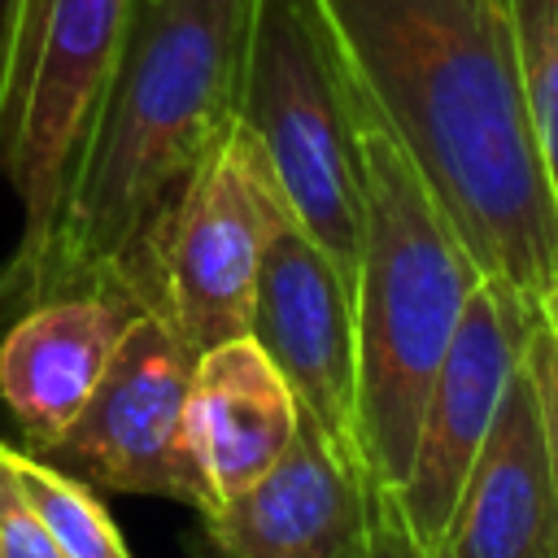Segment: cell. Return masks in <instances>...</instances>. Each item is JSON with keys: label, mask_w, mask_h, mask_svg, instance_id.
<instances>
[{"label": "cell", "mask_w": 558, "mask_h": 558, "mask_svg": "<svg viewBox=\"0 0 558 558\" xmlns=\"http://www.w3.org/2000/svg\"><path fill=\"white\" fill-rule=\"evenodd\" d=\"M340 83L362 196L353 270L357 449L375 484L397 488L410 471L427 388L453 340L462 305L480 283V266L462 248L379 109L344 70Z\"/></svg>", "instance_id": "3957f363"}, {"label": "cell", "mask_w": 558, "mask_h": 558, "mask_svg": "<svg viewBox=\"0 0 558 558\" xmlns=\"http://www.w3.org/2000/svg\"><path fill=\"white\" fill-rule=\"evenodd\" d=\"M532 135L558 205V0H506Z\"/></svg>", "instance_id": "9a60e30c"}, {"label": "cell", "mask_w": 558, "mask_h": 558, "mask_svg": "<svg viewBox=\"0 0 558 558\" xmlns=\"http://www.w3.org/2000/svg\"><path fill=\"white\" fill-rule=\"evenodd\" d=\"M440 558H558V475L523 349L449 514Z\"/></svg>", "instance_id": "8fae6325"}, {"label": "cell", "mask_w": 558, "mask_h": 558, "mask_svg": "<svg viewBox=\"0 0 558 558\" xmlns=\"http://www.w3.org/2000/svg\"><path fill=\"white\" fill-rule=\"evenodd\" d=\"M480 275L532 310L558 266V205L532 135L506 0H310Z\"/></svg>", "instance_id": "6da1fadb"}, {"label": "cell", "mask_w": 558, "mask_h": 558, "mask_svg": "<svg viewBox=\"0 0 558 558\" xmlns=\"http://www.w3.org/2000/svg\"><path fill=\"white\" fill-rule=\"evenodd\" d=\"M248 0H140L70 157L26 301L109 292L153 310L166 222L240 113Z\"/></svg>", "instance_id": "7a4b0ae2"}, {"label": "cell", "mask_w": 558, "mask_h": 558, "mask_svg": "<svg viewBox=\"0 0 558 558\" xmlns=\"http://www.w3.org/2000/svg\"><path fill=\"white\" fill-rule=\"evenodd\" d=\"M140 0H44L17 100L0 131V174L22 201V235L0 266V301L26 296L78 135L118 65Z\"/></svg>", "instance_id": "8992f818"}, {"label": "cell", "mask_w": 558, "mask_h": 558, "mask_svg": "<svg viewBox=\"0 0 558 558\" xmlns=\"http://www.w3.org/2000/svg\"><path fill=\"white\" fill-rule=\"evenodd\" d=\"M288 222L296 214L283 183L235 113L179 192L157 257L153 310L166 314L192 357L248 331L262 257Z\"/></svg>", "instance_id": "5b68a950"}, {"label": "cell", "mask_w": 558, "mask_h": 558, "mask_svg": "<svg viewBox=\"0 0 558 558\" xmlns=\"http://www.w3.org/2000/svg\"><path fill=\"white\" fill-rule=\"evenodd\" d=\"M375 475L301 414L283 458L196 523V558H349L375 519Z\"/></svg>", "instance_id": "9c48e42d"}, {"label": "cell", "mask_w": 558, "mask_h": 558, "mask_svg": "<svg viewBox=\"0 0 558 558\" xmlns=\"http://www.w3.org/2000/svg\"><path fill=\"white\" fill-rule=\"evenodd\" d=\"M4 449L9 445H0V558H65L31 510Z\"/></svg>", "instance_id": "2e32d148"}, {"label": "cell", "mask_w": 558, "mask_h": 558, "mask_svg": "<svg viewBox=\"0 0 558 558\" xmlns=\"http://www.w3.org/2000/svg\"><path fill=\"white\" fill-rule=\"evenodd\" d=\"M39 13H44V0H0V131L17 100V83L31 57Z\"/></svg>", "instance_id": "e0dca14e"}, {"label": "cell", "mask_w": 558, "mask_h": 558, "mask_svg": "<svg viewBox=\"0 0 558 558\" xmlns=\"http://www.w3.org/2000/svg\"><path fill=\"white\" fill-rule=\"evenodd\" d=\"M9 466L31 501V510L39 514V523L48 527V536L57 541V549L65 558H131L118 523L109 519V510L100 506L96 488L83 484L78 475L61 471L57 462L31 453V449H4Z\"/></svg>", "instance_id": "5bb4252c"}, {"label": "cell", "mask_w": 558, "mask_h": 558, "mask_svg": "<svg viewBox=\"0 0 558 558\" xmlns=\"http://www.w3.org/2000/svg\"><path fill=\"white\" fill-rule=\"evenodd\" d=\"M296 427L301 405L279 366L248 331L218 340L192 357L183 436L209 506L262 480L292 445Z\"/></svg>", "instance_id": "4fadbf2b"}, {"label": "cell", "mask_w": 558, "mask_h": 558, "mask_svg": "<svg viewBox=\"0 0 558 558\" xmlns=\"http://www.w3.org/2000/svg\"><path fill=\"white\" fill-rule=\"evenodd\" d=\"M527 362L541 388V410H545V432H549V453H554V475H558V336L541 318L527 336Z\"/></svg>", "instance_id": "d6986e66"}, {"label": "cell", "mask_w": 558, "mask_h": 558, "mask_svg": "<svg viewBox=\"0 0 558 558\" xmlns=\"http://www.w3.org/2000/svg\"><path fill=\"white\" fill-rule=\"evenodd\" d=\"M187 379L192 353L179 331L161 310H140L122 327L83 414L39 458L57 462L92 488L166 497L201 514L209 506V493L192 466L183 436Z\"/></svg>", "instance_id": "52a82bcc"}, {"label": "cell", "mask_w": 558, "mask_h": 558, "mask_svg": "<svg viewBox=\"0 0 558 558\" xmlns=\"http://www.w3.org/2000/svg\"><path fill=\"white\" fill-rule=\"evenodd\" d=\"M349 558H423L392 488H379V501H375V519H371V532L366 541L349 554Z\"/></svg>", "instance_id": "ac0fdd59"}, {"label": "cell", "mask_w": 558, "mask_h": 558, "mask_svg": "<svg viewBox=\"0 0 558 558\" xmlns=\"http://www.w3.org/2000/svg\"><path fill=\"white\" fill-rule=\"evenodd\" d=\"M248 336L279 366L301 414L336 445L362 453L353 279L301 222H288L262 257Z\"/></svg>", "instance_id": "30bf717a"}, {"label": "cell", "mask_w": 558, "mask_h": 558, "mask_svg": "<svg viewBox=\"0 0 558 558\" xmlns=\"http://www.w3.org/2000/svg\"><path fill=\"white\" fill-rule=\"evenodd\" d=\"M135 314L140 305L109 292H65L35 301L0 336V401L31 453L70 432Z\"/></svg>", "instance_id": "7c38bea8"}, {"label": "cell", "mask_w": 558, "mask_h": 558, "mask_svg": "<svg viewBox=\"0 0 558 558\" xmlns=\"http://www.w3.org/2000/svg\"><path fill=\"white\" fill-rule=\"evenodd\" d=\"M536 318L558 336V266H554V279H549V288H545V296L536 301Z\"/></svg>", "instance_id": "ffe728a7"}, {"label": "cell", "mask_w": 558, "mask_h": 558, "mask_svg": "<svg viewBox=\"0 0 558 558\" xmlns=\"http://www.w3.org/2000/svg\"><path fill=\"white\" fill-rule=\"evenodd\" d=\"M240 118L262 140L296 222L353 279L362 196L344 83L310 0H248Z\"/></svg>", "instance_id": "277c9868"}, {"label": "cell", "mask_w": 558, "mask_h": 558, "mask_svg": "<svg viewBox=\"0 0 558 558\" xmlns=\"http://www.w3.org/2000/svg\"><path fill=\"white\" fill-rule=\"evenodd\" d=\"M532 327H536V310L501 279L480 275V283L462 305L453 340L436 366V379L427 388L410 471L392 488L423 554L440 549L445 541L458 493L493 427L501 392L514 366L523 362Z\"/></svg>", "instance_id": "ba28073f"}]
</instances>
